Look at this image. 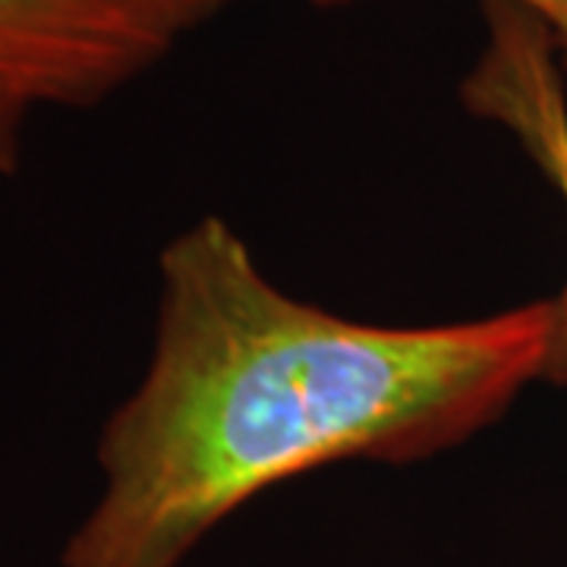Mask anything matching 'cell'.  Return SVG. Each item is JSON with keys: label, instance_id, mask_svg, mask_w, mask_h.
Returning <instances> with one entry per match:
<instances>
[{"label": "cell", "instance_id": "obj_1", "mask_svg": "<svg viewBox=\"0 0 567 567\" xmlns=\"http://www.w3.org/2000/svg\"><path fill=\"white\" fill-rule=\"evenodd\" d=\"M152 357L95 447L102 492L61 567H183L259 498L341 461L464 445L551 375L555 300L372 324L290 297L205 215L164 246Z\"/></svg>", "mask_w": 567, "mask_h": 567}, {"label": "cell", "instance_id": "obj_2", "mask_svg": "<svg viewBox=\"0 0 567 567\" xmlns=\"http://www.w3.org/2000/svg\"><path fill=\"white\" fill-rule=\"evenodd\" d=\"M240 0H0V174L29 123L107 102Z\"/></svg>", "mask_w": 567, "mask_h": 567}, {"label": "cell", "instance_id": "obj_3", "mask_svg": "<svg viewBox=\"0 0 567 567\" xmlns=\"http://www.w3.org/2000/svg\"><path fill=\"white\" fill-rule=\"evenodd\" d=\"M486 39L461 82V102L507 130L567 208L565 63L543 22L514 0H483ZM551 382L567 385V284L555 297Z\"/></svg>", "mask_w": 567, "mask_h": 567}, {"label": "cell", "instance_id": "obj_4", "mask_svg": "<svg viewBox=\"0 0 567 567\" xmlns=\"http://www.w3.org/2000/svg\"><path fill=\"white\" fill-rule=\"evenodd\" d=\"M319 3H341V0H319ZM514 3L529 10L551 32L558 58L567 70V0H514Z\"/></svg>", "mask_w": 567, "mask_h": 567}]
</instances>
